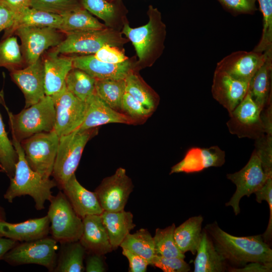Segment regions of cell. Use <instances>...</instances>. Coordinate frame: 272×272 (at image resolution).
I'll list each match as a JSON object with an SVG mask.
<instances>
[{
  "label": "cell",
  "instance_id": "6da1fadb",
  "mask_svg": "<svg viewBox=\"0 0 272 272\" xmlns=\"http://www.w3.org/2000/svg\"><path fill=\"white\" fill-rule=\"evenodd\" d=\"M204 229L226 262L242 267L252 262L272 263V250L261 235L245 237L232 235L221 229L217 222Z\"/></svg>",
  "mask_w": 272,
  "mask_h": 272
},
{
  "label": "cell",
  "instance_id": "7a4b0ae2",
  "mask_svg": "<svg viewBox=\"0 0 272 272\" xmlns=\"http://www.w3.org/2000/svg\"><path fill=\"white\" fill-rule=\"evenodd\" d=\"M13 145L18 155L14 176L4 197L12 202L17 197L28 195L34 200L37 210L44 209L46 200L52 197L51 189L57 186L54 179H45L29 166L25 158L24 150L20 142L12 137Z\"/></svg>",
  "mask_w": 272,
  "mask_h": 272
},
{
  "label": "cell",
  "instance_id": "3957f363",
  "mask_svg": "<svg viewBox=\"0 0 272 272\" xmlns=\"http://www.w3.org/2000/svg\"><path fill=\"white\" fill-rule=\"evenodd\" d=\"M9 117L12 137L21 142L35 134L54 130L55 109L52 97L45 95L38 102L13 114L4 105Z\"/></svg>",
  "mask_w": 272,
  "mask_h": 272
},
{
  "label": "cell",
  "instance_id": "277c9868",
  "mask_svg": "<svg viewBox=\"0 0 272 272\" xmlns=\"http://www.w3.org/2000/svg\"><path fill=\"white\" fill-rule=\"evenodd\" d=\"M98 132L97 127L77 130L59 137L52 176L60 189L75 174L88 142Z\"/></svg>",
  "mask_w": 272,
  "mask_h": 272
},
{
  "label": "cell",
  "instance_id": "5b68a950",
  "mask_svg": "<svg viewBox=\"0 0 272 272\" xmlns=\"http://www.w3.org/2000/svg\"><path fill=\"white\" fill-rule=\"evenodd\" d=\"M47 216L52 237L61 243L79 241L83 231L82 219L76 213L61 191L52 196Z\"/></svg>",
  "mask_w": 272,
  "mask_h": 272
},
{
  "label": "cell",
  "instance_id": "8992f818",
  "mask_svg": "<svg viewBox=\"0 0 272 272\" xmlns=\"http://www.w3.org/2000/svg\"><path fill=\"white\" fill-rule=\"evenodd\" d=\"M61 42L52 50L59 54L96 53L105 45L114 47L123 45L126 40L118 32L103 28L68 33Z\"/></svg>",
  "mask_w": 272,
  "mask_h": 272
},
{
  "label": "cell",
  "instance_id": "52a82bcc",
  "mask_svg": "<svg viewBox=\"0 0 272 272\" xmlns=\"http://www.w3.org/2000/svg\"><path fill=\"white\" fill-rule=\"evenodd\" d=\"M59 140L53 130L35 134L20 143L29 166L45 179L52 175Z\"/></svg>",
  "mask_w": 272,
  "mask_h": 272
},
{
  "label": "cell",
  "instance_id": "ba28073f",
  "mask_svg": "<svg viewBox=\"0 0 272 272\" xmlns=\"http://www.w3.org/2000/svg\"><path fill=\"white\" fill-rule=\"evenodd\" d=\"M57 241L47 236L18 243L4 255L3 260L13 266L36 264L53 271L57 260Z\"/></svg>",
  "mask_w": 272,
  "mask_h": 272
},
{
  "label": "cell",
  "instance_id": "9c48e42d",
  "mask_svg": "<svg viewBox=\"0 0 272 272\" xmlns=\"http://www.w3.org/2000/svg\"><path fill=\"white\" fill-rule=\"evenodd\" d=\"M63 33L50 27H22L13 34L21 40L20 49L27 65L36 62L50 47H55L63 40Z\"/></svg>",
  "mask_w": 272,
  "mask_h": 272
},
{
  "label": "cell",
  "instance_id": "30bf717a",
  "mask_svg": "<svg viewBox=\"0 0 272 272\" xmlns=\"http://www.w3.org/2000/svg\"><path fill=\"white\" fill-rule=\"evenodd\" d=\"M227 178L234 183L236 189L225 205L232 208L235 215L240 212L239 202L244 196L249 197L259 189L269 177L264 173L258 155L254 149L246 165L240 170L229 173Z\"/></svg>",
  "mask_w": 272,
  "mask_h": 272
},
{
  "label": "cell",
  "instance_id": "8fae6325",
  "mask_svg": "<svg viewBox=\"0 0 272 272\" xmlns=\"http://www.w3.org/2000/svg\"><path fill=\"white\" fill-rule=\"evenodd\" d=\"M261 111L248 90L241 102L229 114L227 126L229 132L239 138L256 140L262 137L265 130L261 117Z\"/></svg>",
  "mask_w": 272,
  "mask_h": 272
},
{
  "label": "cell",
  "instance_id": "7c38bea8",
  "mask_svg": "<svg viewBox=\"0 0 272 272\" xmlns=\"http://www.w3.org/2000/svg\"><path fill=\"white\" fill-rule=\"evenodd\" d=\"M51 97L55 109L54 130L58 137L78 129L85 118L86 102L74 95L66 89L65 85Z\"/></svg>",
  "mask_w": 272,
  "mask_h": 272
},
{
  "label": "cell",
  "instance_id": "4fadbf2b",
  "mask_svg": "<svg viewBox=\"0 0 272 272\" xmlns=\"http://www.w3.org/2000/svg\"><path fill=\"white\" fill-rule=\"evenodd\" d=\"M149 22L138 28H131L125 24L122 32L132 43L139 61L145 60L152 51L161 44L165 34V26L162 23L160 13L150 7Z\"/></svg>",
  "mask_w": 272,
  "mask_h": 272
},
{
  "label": "cell",
  "instance_id": "5bb4252c",
  "mask_svg": "<svg viewBox=\"0 0 272 272\" xmlns=\"http://www.w3.org/2000/svg\"><path fill=\"white\" fill-rule=\"evenodd\" d=\"M133 188L125 169L119 167L112 175L104 178L94 192L103 211L118 212L124 209Z\"/></svg>",
  "mask_w": 272,
  "mask_h": 272
},
{
  "label": "cell",
  "instance_id": "9a60e30c",
  "mask_svg": "<svg viewBox=\"0 0 272 272\" xmlns=\"http://www.w3.org/2000/svg\"><path fill=\"white\" fill-rule=\"evenodd\" d=\"M266 57L265 52L237 51L219 61L216 69L226 73L237 80L249 83Z\"/></svg>",
  "mask_w": 272,
  "mask_h": 272
},
{
  "label": "cell",
  "instance_id": "2e32d148",
  "mask_svg": "<svg viewBox=\"0 0 272 272\" xmlns=\"http://www.w3.org/2000/svg\"><path fill=\"white\" fill-rule=\"evenodd\" d=\"M10 76L24 94L25 108L38 102L45 96L44 69L41 57L33 64L10 72Z\"/></svg>",
  "mask_w": 272,
  "mask_h": 272
},
{
  "label": "cell",
  "instance_id": "e0dca14e",
  "mask_svg": "<svg viewBox=\"0 0 272 272\" xmlns=\"http://www.w3.org/2000/svg\"><path fill=\"white\" fill-rule=\"evenodd\" d=\"M225 152L218 146L208 148L192 147L180 162L172 167L169 174L192 173L211 167H221L225 162Z\"/></svg>",
  "mask_w": 272,
  "mask_h": 272
},
{
  "label": "cell",
  "instance_id": "ac0fdd59",
  "mask_svg": "<svg viewBox=\"0 0 272 272\" xmlns=\"http://www.w3.org/2000/svg\"><path fill=\"white\" fill-rule=\"evenodd\" d=\"M249 84L237 80L226 73L215 69L212 86V96L229 114L245 97Z\"/></svg>",
  "mask_w": 272,
  "mask_h": 272
},
{
  "label": "cell",
  "instance_id": "d6986e66",
  "mask_svg": "<svg viewBox=\"0 0 272 272\" xmlns=\"http://www.w3.org/2000/svg\"><path fill=\"white\" fill-rule=\"evenodd\" d=\"M86 104L85 118L78 128L80 130L98 127L111 123L127 124L137 123L126 114L110 107L95 92L86 101Z\"/></svg>",
  "mask_w": 272,
  "mask_h": 272
},
{
  "label": "cell",
  "instance_id": "ffe728a7",
  "mask_svg": "<svg viewBox=\"0 0 272 272\" xmlns=\"http://www.w3.org/2000/svg\"><path fill=\"white\" fill-rule=\"evenodd\" d=\"M73 67L80 69L95 79H124L132 72L127 59L119 63L100 61L94 54L72 57Z\"/></svg>",
  "mask_w": 272,
  "mask_h": 272
},
{
  "label": "cell",
  "instance_id": "44dd1931",
  "mask_svg": "<svg viewBox=\"0 0 272 272\" xmlns=\"http://www.w3.org/2000/svg\"><path fill=\"white\" fill-rule=\"evenodd\" d=\"M77 214L82 219L88 215H101L103 210L95 192L83 187L78 181L75 173L61 188Z\"/></svg>",
  "mask_w": 272,
  "mask_h": 272
},
{
  "label": "cell",
  "instance_id": "7402d4cb",
  "mask_svg": "<svg viewBox=\"0 0 272 272\" xmlns=\"http://www.w3.org/2000/svg\"><path fill=\"white\" fill-rule=\"evenodd\" d=\"M83 231L79 240L86 252L105 255L113 249L101 215H88L82 219Z\"/></svg>",
  "mask_w": 272,
  "mask_h": 272
},
{
  "label": "cell",
  "instance_id": "603a6c76",
  "mask_svg": "<svg viewBox=\"0 0 272 272\" xmlns=\"http://www.w3.org/2000/svg\"><path fill=\"white\" fill-rule=\"evenodd\" d=\"M42 60L45 95L51 96L64 86L66 77L73 68L72 57L59 56L52 50Z\"/></svg>",
  "mask_w": 272,
  "mask_h": 272
},
{
  "label": "cell",
  "instance_id": "cb8c5ba5",
  "mask_svg": "<svg viewBox=\"0 0 272 272\" xmlns=\"http://www.w3.org/2000/svg\"><path fill=\"white\" fill-rule=\"evenodd\" d=\"M50 231V221L47 215L30 219L19 223L0 222V236L17 241L26 242L47 236Z\"/></svg>",
  "mask_w": 272,
  "mask_h": 272
},
{
  "label": "cell",
  "instance_id": "d4e9b609",
  "mask_svg": "<svg viewBox=\"0 0 272 272\" xmlns=\"http://www.w3.org/2000/svg\"><path fill=\"white\" fill-rule=\"evenodd\" d=\"M194 261V272H223L227 262L217 250L213 241L203 229Z\"/></svg>",
  "mask_w": 272,
  "mask_h": 272
},
{
  "label": "cell",
  "instance_id": "484cf974",
  "mask_svg": "<svg viewBox=\"0 0 272 272\" xmlns=\"http://www.w3.org/2000/svg\"><path fill=\"white\" fill-rule=\"evenodd\" d=\"M264 52L266 59L251 79L248 88L252 100L261 110L271 101L272 49Z\"/></svg>",
  "mask_w": 272,
  "mask_h": 272
},
{
  "label": "cell",
  "instance_id": "4316f807",
  "mask_svg": "<svg viewBox=\"0 0 272 272\" xmlns=\"http://www.w3.org/2000/svg\"><path fill=\"white\" fill-rule=\"evenodd\" d=\"M101 217L112 248L115 250L135 227L133 215L124 210L118 212L103 211Z\"/></svg>",
  "mask_w": 272,
  "mask_h": 272
},
{
  "label": "cell",
  "instance_id": "83f0119b",
  "mask_svg": "<svg viewBox=\"0 0 272 272\" xmlns=\"http://www.w3.org/2000/svg\"><path fill=\"white\" fill-rule=\"evenodd\" d=\"M61 16L28 7L17 13L13 26L4 31L3 39L13 36L22 27H50L59 30Z\"/></svg>",
  "mask_w": 272,
  "mask_h": 272
},
{
  "label": "cell",
  "instance_id": "f1b7e54d",
  "mask_svg": "<svg viewBox=\"0 0 272 272\" xmlns=\"http://www.w3.org/2000/svg\"><path fill=\"white\" fill-rule=\"evenodd\" d=\"M203 220L201 215L192 217L175 227L174 239L182 253L190 251L193 255L196 254L201 239Z\"/></svg>",
  "mask_w": 272,
  "mask_h": 272
},
{
  "label": "cell",
  "instance_id": "f546056e",
  "mask_svg": "<svg viewBox=\"0 0 272 272\" xmlns=\"http://www.w3.org/2000/svg\"><path fill=\"white\" fill-rule=\"evenodd\" d=\"M86 251L79 241L60 243L55 272H83Z\"/></svg>",
  "mask_w": 272,
  "mask_h": 272
},
{
  "label": "cell",
  "instance_id": "4dcf8cb0",
  "mask_svg": "<svg viewBox=\"0 0 272 272\" xmlns=\"http://www.w3.org/2000/svg\"><path fill=\"white\" fill-rule=\"evenodd\" d=\"M61 16L59 31L68 33L105 28L104 25L100 23L87 10L79 8Z\"/></svg>",
  "mask_w": 272,
  "mask_h": 272
},
{
  "label": "cell",
  "instance_id": "1f68e13d",
  "mask_svg": "<svg viewBox=\"0 0 272 272\" xmlns=\"http://www.w3.org/2000/svg\"><path fill=\"white\" fill-rule=\"evenodd\" d=\"M125 89L124 79H96V94L110 107L119 112H121Z\"/></svg>",
  "mask_w": 272,
  "mask_h": 272
},
{
  "label": "cell",
  "instance_id": "d6a6232c",
  "mask_svg": "<svg viewBox=\"0 0 272 272\" xmlns=\"http://www.w3.org/2000/svg\"><path fill=\"white\" fill-rule=\"evenodd\" d=\"M120 246L145 258L150 265L156 254L153 237L148 230L143 228L133 234L129 233Z\"/></svg>",
  "mask_w": 272,
  "mask_h": 272
},
{
  "label": "cell",
  "instance_id": "836d02e7",
  "mask_svg": "<svg viewBox=\"0 0 272 272\" xmlns=\"http://www.w3.org/2000/svg\"><path fill=\"white\" fill-rule=\"evenodd\" d=\"M96 79L85 72L73 67L67 74L66 89L80 100L86 102L95 92Z\"/></svg>",
  "mask_w": 272,
  "mask_h": 272
},
{
  "label": "cell",
  "instance_id": "e575fe53",
  "mask_svg": "<svg viewBox=\"0 0 272 272\" xmlns=\"http://www.w3.org/2000/svg\"><path fill=\"white\" fill-rule=\"evenodd\" d=\"M124 80L125 92L154 112L159 103L158 96L149 89L140 78L132 72Z\"/></svg>",
  "mask_w": 272,
  "mask_h": 272
},
{
  "label": "cell",
  "instance_id": "d590c367",
  "mask_svg": "<svg viewBox=\"0 0 272 272\" xmlns=\"http://www.w3.org/2000/svg\"><path fill=\"white\" fill-rule=\"evenodd\" d=\"M176 226L173 223L164 229L157 228L153 237L155 254L165 257H179L185 255L178 248L174 237Z\"/></svg>",
  "mask_w": 272,
  "mask_h": 272
},
{
  "label": "cell",
  "instance_id": "8d00e7d4",
  "mask_svg": "<svg viewBox=\"0 0 272 272\" xmlns=\"http://www.w3.org/2000/svg\"><path fill=\"white\" fill-rule=\"evenodd\" d=\"M4 102L3 95H0V104ZM18 155L12 142L8 137L0 114V164L2 171L11 179L14 175Z\"/></svg>",
  "mask_w": 272,
  "mask_h": 272
},
{
  "label": "cell",
  "instance_id": "74e56055",
  "mask_svg": "<svg viewBox=\"0 0 272 272\" xmlns=\"http://www.w3.org/2000/svg\"><path fill=\"white\" fill-rule=\"evenodd\" d=\"M25 62L17 37L11 36L0 41V67L12 72L22 69Z\"/></svg>",
  "mask_w": 272,
  "mask_h": 272
},
{
  "label": "cell",
  "instance_id": "f35d334b",
  "mask_svg": "<svg viewBox=\"0 0 272 272\" xmlns=\"http://www.w3.org/2000/svg\"><path fill=\"white\" fill-rule=\"evenodd\" d=\"M262 15L261 37L253 51L263 53L272 49V0H257Z\"/></svg>",
  "mask_w": 272,
  "mask_h": 272
},
{
  "label": "cell",
  "instance_id": "ab89813d",
  "mask_svg": "<svg viewBox=\"0 0 272 272\" xmlns=\"http://www.w3.org/2000/svg\"><path fill=\"white\" fill-rule=\"evenodd\" d=\"M30 7L62 16L82 7L77 0H31Z\"/></svg>",
  "mask_w": 272,
  "mask_h": 272
},
{
  "label": "cell",
  "instance_id": "60d3db41",
  "mask_svg": "<svg viewBox=\"0 0 272 272\" xmlns=\"http://www.w3.org/2000/svg\"><path fill=\"white\" fill-rule=\"evenodd\" d=\"M83 8L108 25L115 19V6L105 0H82Z\"/></svg>",
  "mask_w": 272,
  "mask_h": 272
},
{
  "label": "cell",
  "instance_id": "b9f144b4",
  "mask_svg": "<svg viewBox=\"0 0 272 272\" xmlns=\"http://www.w3.org/2000/svg\"><path fill=\"white\" fill-rule=\"evenodd\" d=\"M121 111L136 122L148 118L153 113L126 92L122 99Z\"/></svg>",
  "mask_w": 272,
  "mask_h": 272
},
{
  "label": "cell",
  "instance_id": "7bdbcfd3",
  "mask_svg": "<svg viewBox=\"0 0 272 272\" xmlns=\"http://www.w3.org/2000/svg\"><path fill=\"white\" fill-rule=\"evenodd\" d=\"M255 147L264 173L272 177V135L265 134L256 140Z\"/></svg>",
  "mask_w": 272,
  "mask_h": 272
},
{
  "label": "cell",
  "instance_id": "ee69618b",
  "mask_svg": "<svg viewBox=\"0 0 272 272\" xmlns=\"http://www.w3.org/2000/svg\"><path fill=\"white\" fill-rule=\"evenodd\" d=\"M254 193L256 195V200L261 203L265 200L269 205V218L267 227L265 232L261 234L263 240L268 243L272 239V177H269L264 184Z\"/></svg>",
  "mask_w": 272,
  "mask_h": 272
},
{
  "label": "cell",
  "instance_id": "f6af8a7d",
  "mask_svg": "<svg viewBox=\"0 0 272 272\" xmlns=\"http://www.w3.org/2000/svg\"><path fill=\"white\" fill-rule=\"evenodd\" d=\"M150 265L158 267L164 272H187L190 270L189 265L183 258L179 257H165L155 254Z\"/></svg>",
  "mask_w": 272,
  "mask_h": 272
},
{
  "label": "cell",
  "instance_id": "bcb514c9",
  "mask_svg": "<svg viewBox=\"0 0 272 272\" xmlns=\"http://www.w3.org/2000/svg\"><path fill=\"white\" fill-rule=\"evenodd\" d=\"M225 10L234 16L252 15L257 11L256 0H217Z\"/></svg>",
  "mask_w": 272,
  "mask_h": 272
},
{
  "label": "cell",
  "instance_id": "7dc6e473",
  "mask_svg": "<svg viewBox=\"0 0 272 272\" xmlns=\"http://www.w3.org/2000/svg\"><path fill=\"white\" fill-rule=\"evenodd\" d=\"M94 55L98 60L111 63H119L127 60L121 51L109 45L103 46Z\"/></svg>",
  "mask_w": 272,
  "mask_h": 272
},
{
  "label": "cell",
  "instance_id": "c3c4849f",
  "mask_svg": "<svg viewBox=\"0 0 272 272\" xmlns=\"http://www.w3.org/2000/svg\"><path fill=\"white\" fill-rule=\"evenodd\" d=\"M122 254L129 261V272H145L150 265L149 262L142 256L135 254L129 250L122 248Z\"/></svg>",
  "mask_w": 272,
  "mask_h": 272
},
{
  "label": "cell",
  "instance_id": "681fc988",
  "mask_svg": "<svg viewBox=\"0 0 272 272\" xmlns=\"http://www.w3.org/2000/svg\"><path fill=\"white\" fill-rule=\"evenodd\" d=\"M88 253L86 258V272H103L106 271L104 255L94 253Z\"/></svg>",
  "mask_w": 272,
  "mask_h": 272
},
{
  "label": "cell",
  "instance_id": "f907efd6",
  "mask_svg": "<svg viewBox=\"0 0 272 272\" xmlns=\"http://www.w3.org/2000/svg\"><path fill=\"white\" fill-rule=\"evenodd\" d=\"M227 270L231 272H270L272 271V263L252 262L242 267H228Z\"/></svg>",
  "mask_w": 272,
  "mask_h": 272
},
{
  "label": "cell",
  "instance_id": "816d5d0a",
  "mask_svg": "<svg viewBox=\"0 0 272 272\" xmlns=\"http://www.w3.org/2000/svg\"><path fill=\"white\" fill-rule=\"evenodd\" d=\"M17 14V12L0 3V32L13 26Z\"/></svg>",
  "mask_w": 272,
  "mask_h": 272
},
{
  "label": "cell",
  "instance_id": "f5cc1de1",
  "mask_svg": "<svg viewBox=\"0 0 272 272\" xmlns=\"http://www.w3.org/2000/svg\"><path fill=\"white\" fill-rule=\"evenodd\" d=\"M30 2L31 0H0V3L17 13L30 7Z\"/></svg>",
  "mask_w": 272,
  "mask_h": 272
},
{
  "label": "cell",
  "instance_id": "db71d44e",
  "mask_svg": "<svg viewBox=\"0 0 272 272\" xmlns=\"http://www.w3.org/2000/svg\"><path fill=\"white\" fill-rule=\"evenodd\" d=\"M19 243L15 240L0 236V260L5 254Z\"/></svg>",
  "mask_w": 272,
  "mask_h": 272
},
{
  "label": "cell",
  "instance_id": "11a10c76",
  "mask_svg": "<svg viewBox=\"0 0 272 272\" xmlns=\"http://www.w3.org/2000/svg\"><path fill=\"white\" fill-rule=\"evenodd\" d=\"M6 221V214L4 209L0 206V222Z\"/></svg>",
  "mask_w": 272,
  "mask_h": 272
},
{
  "label": "cell",
  "instance_id": "9f6ffc18",
  "mask_svg": "<svg viewBox=\"0 0 272 272\" xmlns=\"http://www.w3.org/2000/svg\"><path fill=\"white\" fill-rule=\"evenodd\" d=\"M0 168H1V164H0Z\"/></svg>",
  "mask_w": 272,
  "mask_h": 272
},
{
  "label": "cell",
  "instance_id": "6f0895ef",
  "mask_svg": "<svg viewBox=\"0 0 272 272\" xmlns=\"http://www.w3.org/2000/svg\"><path fill=\"white\" fill-rule=\"evenodd\" d=\"M109 1H113V0H109Z\"/></svg>",
  "mask_w": 272,
  "mask_h": 272
}]
</instances>
